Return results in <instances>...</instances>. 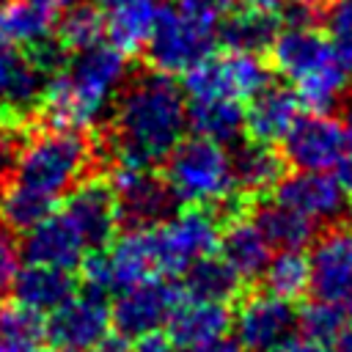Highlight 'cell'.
<instances>
[{"mask_svg":"<svg viewBox=\"0 0 352 352\" xmlns=\"http://www.w3.org/2000/svg\"><path fill=\"white\" fill-rule=\"evenodd\" d=\"M187 96L162 72L129 74L110 104V118L96 148H107L116 162L157 165L184 138Z\"/></svg>","mask_w":352,"mask_h":352,"instance_id":"1","label":"cell"},{"mask_svg":"<svg viewBox=\"0 0 352 352\" xmlns=\"http://www.w3.org/2000/svg\"><path fill=\"white\" fill-rule=\"evenodd\" d=\"M129 74V55L110 41L69 52L63 66L47 77L36 110L50 126L85 132L110 110Z\"/></svg>","mask_w":352,"mask_h":352,"instance_id":"2","label":"cell"},{"mask_svg":"<svg viewBox=\"0 0 352 352\" xmlns=\"http://www.w3.org/2000/svg\"><path fill=\"white\" fill-rule=\"evenodd\" d=\"M96 157V140L85 132L44 124L41 129H25L8 170L11 179L60 198L88 176Z\"/></svg>","mask_w":352,"mask_h":352,"instance_id":"3","label":"cell"},{"mask_svg":"<svg viewBox=\"0 0 352 352\" xmlns=\"http://www.w3.org/2000/svg\"><path fill=\"white\" fill-rule=\"evenodd\" d=\"M162 179L168 182L176 204L204 206L217 212L234 198L231 154L201 135L182 138L162 160Z\"/></svg>","mask_w":352,"mask_h":352,"instance_id":"4","label":"cell"},{"mask_svg":"<svg viewBox=\"0 0 352 352\" xmlns=\"http://www.w3.org/2000/svg\"><path fill=\"white\" fill-rule=\"evenodd\" d=\"M217 30L212 22L198 19L176 3L157 6L151 33L143 44L146 63L162 74H184L190 66L212 55Z\"/></svg>","mask_w":352,"mask_h":352,"instance_id":"5","label":"cell"},{"mask_svg":"<svg viewBox=\"0 0 352 352\" xmlns=\"http://www.w3.org/2000/svg\"><path fill=\"white\" fill-rule=\"evenodd\" d=\"M154 264L160 275H182L192 261L217 250L220 226L217 214L204 206L168 214L157 226H148Z\"/></svg>","mask_w":352,"mask_h":352,"instance_id":"6","label":"cell"},{"mask_svg":"<svg viewBox=\"0 0 352 352\" xmlns=\"http://www.w3.org/2000/svg\"><path fill=\"white\" fill-rule=\"evenodd\" d=\"M270 82V66L258 52L228 50L206 55L182 74L187 99H250Z\"/></svg>","mask_w":352,"mask_h":352,"instance_id":"7","label":"cell"},{"mask_svg":"<svg viewBox=\"0 0 352 352\" xmlns=\"http://www.w3.org/2000/svg\"><path fill=\"white\" fill-rule=\"evenodd\" d=\"M107 182H110L116 204H118V217L129 228L157 226L176 206V198H173L168 182L146 165L116 162Z\"/></svg>","mask_w":352,"mask_h":352,"instance_id":"8","label":"cell"},{"mask_svg":"<svg viewBox=\"0 0 352 352\" xmlns=\"http://www.w3.org/2000/svg\"><path fill=\"white\" fill-rule=\"evenodd\" d=\"M231 327L245 352H280L297 333V311L289 300L258 292L239 300Z\"/></svg>","mask_w":352,"mask_h":352,"instance_id":"9","label":"cell"},{"mask_svg":"<svg viewBox=\"0 0 352 352\" xmlns=\"http://www.w3.org/2000/svg\"><path fill=\"white\" fill-rule=\"evenodd\" d=\"M179 300L182 286H176L165 275L143 278L116 294V302L110 308V324L126 338L157 333L160 327H165Z\"/></svg>","mask_w":352,"mask_h":352,"instance_id":"10","label":"cell"},{"mask_svg":"<svg viewBox=\"0 0 352 352\" xmlns=\"http://www.w3.org/2000/svg\"><path fill=\"white\" fill-rule=\"evenodd\" d=\"M60 214L72 223L80 239L94 250L110 245L121 226L113 187L107 179H99V176H82L66 192V204Z\"/></svg>","mask_w":352,"mask_h":352,"instance_id":"11","label":"cell"},{"mask_svg":"<svg viewBox=\"0 0 352 352\" xmlns=\"http://www.w3.org/2000/svg\"><path fill=\"white\" fill-rule=\"evenodd\" d=\"M308 289L344 314H352V228L324 231L308 256Z\"/></svg>","mask_w":352,"mask_h":352,"instance_id":"12","label":"cell"},{"mask_svg":"<svg viewBox=\"0 0 352 352\" xmlns=\"http://www.w3.org/2000/svg\"><path fill=\"white\" fill-rule=\"evenodd\" d=\"M346 129L327 113L300 116L283 135V160L297 170H330L346 154Z\"/></svg>","mask_w":352,"mask_h":352,"instance_id":"13","label":"cell"},{"mask_svg":"<svg viewBox=\"0 0 352 352\" xmlns=\"http://www.w3.org/2000/svg\"><path fill=\"white\" fill-rule=\"evenodd\" d=\"M110 327L113 324L107 297L82 289L63 300L55 311H50V319L44 322V338L58 346L88 352L102 336L110 333Z\"/></svg>","mask_w":352,"mask_h":352,"instance_id":"14","label":"cell"},{"mask_svg":"<svg viewBox=\"0 0 352 352\" xmlns=\"http://www.w3.org/2000/svg\"><path fill=\"white\" fill-rule=\"evenodd\" d=\"M275 201L292 206L314 223H333L346 212V195L338 187L336 176L327 170H294L283 173L275 184Z\"/></svg>","mask_w":352,"mask_h":352,"instance_id":"15","label":"cell"},{"mask_svg":"<svg viewBox=\"0 0 352 352\" xmlns=\"http://www.w3.org/2000/svg\"><path fill=\"white\" fill-rule=\"evenodd\" d=\"M270 52L275 69L292 82L316 74L333 58H338L333 44L311 22H289L286 28H280L270 44Z\"/></svg>","mask_w":352,"mask_h":352,"instance_id":"16","label":"cell"},{"mask_svg":"<svg viewBox=\"0 0 352 352\" xmlns=\"http://www.w3.org/2000/svg\"><path fill=\"white\" fill-rule=\"evenodd\" d=\"M22 256L30 264L58 267V270H77L88 253V245L80 239V234L72 228V223L63 214H50L33 228L25 231V239L19 245Z\"/></svg>","mask_w":352,"mask_h":352,"instance_id":"17","label":"cell"},{"mask_svg":"<svg viewBox=\"0 0 352 352\" xmlns=\"http://www.w3.org/2000/svg\"><path fill=\"white\" fill-rule=\"evenodd\" d=\"M47 77L50 72L30 50H0V110L25 118L30 110L38 107Z\"/></svg>","mask_w":352,"mask_h":352,"instance_id":"18","label":"cell"},{"mask_svg":"<svg viewBox=\"0 0 352 352\" xmlns=\"http://www.w3.org/2000/svg\"><path fill=\"white\" fill-rule=\"evenodd\" d=\"M165 327H168L170 344L187 352V349L212 344L217 338H226L231 327V311H228V302H209V300H195L182 294Z\"/></svg>","mask_w":352,"mask_h":352,"instance_id":"19","label":"cell"},{"mask_svg":"<svg viewBox=\"0 0 352 352\" xmlns=\"http://www.w3.org/2000/svg\"><path fill=\"white\" fill-rule=\"evenodd\" d=\"M69 0H8L0 8V50H33L52 38L55 16Z\"/></svg>","mask_w":352,"mask_h":352,"instance_id":"20","label":"cell"},{"mask_svg":"<svg viewBox=\"0 0 352 352\" xmlns=\"http://www.w3.org/2000/svg\"><path fill=\"white\" fill-rule=\"evenodd\" d=\"M300 107L302 102L294 88L267 82L250 96V104L245 107V132L250 135V140L261 143L283 140V135L300 118Z\"/></svg>","mask_w":352,"mask_h":352,"instance_id":"21","label":"cell"},{"mask_svg":"<svg viewBox=\"0 0 352 352\" xmlns=\"http://www.w3.org/2000/svg\"><path fill=\"white\" fill-rule=\"evenodd\" d=\"M217 250L220 258L242 278V280H253L261 275V270L270 261V242L264 239V234L258 231V226L253 220H248L245 214L228 217L226 228L220 231L217 239Z\"/></svg>","mask_w":352,"mask_h":352,"instance_id":"22","label":"cell"},{"mask_svg":"<svg viewBox=\"0 0 352 352\" xmlns=\"http://www.w3.org/2000/svg\"><path fill=\"white\" fill-rule=\"evenodd\" d=\"M231 170L234 184L245 198H258L275 190V184L286 173V160L280 151L272 148V143L250 140L242 143L231 154Z\"/></svg>","mask_w":352,"mask_h":352,"instance_id":"23","label":"cell"},{"mask_svg":"<svg viewBox=\"0 0 352 352\" xmlns=\"http://www.w3.org/2000/svg\"><path fill=\"white\" fill-rule=\"evenodd\" d=\"M77 292V283L72 278V272L58 270V267H44V264H30L19 267L14 283H11V294L16 302L38 311V314H50L55 311L63 300H69Z\"/></svg>","mask_w":352,"mask_h":352,"instance_id":"24","label":"cell"},{"mask_svg":"<svg viewBox=\"0 0 352 352\" xmlns=\"http://www.w3.org/2000/svg\"><path fill=\"white\" fill-rule=\"evenodd\" d=\"M280 11H267L242 3L239 8L234 6L217 30V38L228 50H245V52H264L270 50L275 33L280 30Z\"/></svg>","mask_w":352,"mask_h":352,"instance_id":"25","label":"cell"},{"mask_svg":"<svg viewBox=\"0 0 352 352\" xmlns=\"http://www.w3.org/2000/svg\"><path fill=\"white\" fill-rule=\"evenodd\" d=\"M187 129L220 146L236 143L245 132V107L239 99H187Z\"/></svg>","mask_w":352,"mask_h":352,"instance_id":"26","label":"cell"},{"mask_svg":"<svg viewBox=\"0 0 352 352\" xmlns=\"http://www.w3.org/2000/svg\"><path fill=\"white\" fill-rule=\"evenodd\" d=\"M253 223L258 226L270 248H278V250H302L316 236V223L294 212L292 206H283L280 201L256 206Z\"/></svg>","mask_w":352,"mask_h":352,"instance_id":"27","label":"cell"},{"mask_svg":"<svg viewBox=\"0 0 352 352\" xmlns=\"http://www.w3.org/2000/svg\"><path fill=\"white\" fill-rule=\"evenodd\" d=\"M182 294L195 297V300H209V302H231L236 300L242 289V278L214 253L192 261L184 272Z\"/></svg>","mask_w":352,"mask_h":352,"instance_id":"28","label":"cell"},{"mask_svg":"<svg viewBox=\"0 0 352 352\" xmlns=\"http://www.w3.org/2000/svg\"><path fill=\"white\" fill-rule=\"evenodd\" d=\"M52 38L60 44L66 55L104 41V11L94 0L91 3L69 0L55 16Z\"/></svg>","mask_w":352,"mask_h":352,"instance_id":"29","label":"cell"},{"mask_svg":"<svg viewBox=\"0 0 352 352\" xmlns=\"http://www.w3.org/2000/svg\"><path fill=\"white\" fill-rule=\"evenodd\" d=\"M55 201L58 198L41 192L36 187H28V184H22L16 179H11L0 190V220L6 223L8 231L25 234L28 228H33L36 223H41L44 217L52 214Z\"/></svg>","mask_w":352,"mask_h":352,"instance_id":"30","label":"cell"},{"mask_svg":"<svg viewBox=\"0 0 352 352\" xmlns=\"http://www.w3.org/2000/svg\"><path fill=\"white\" fill-rule=\"evenodd\" d=\"M157 0H143V3H129L121 8L107 11L104 16V36L113 47H118L121 52L132 55L140 52L151 25H154V14H157Z\"/></svg>","mask_w":352,"mask_h":352,"instance_id":"31","label":"cell"},{"mask_svg":"<svg viewBox=\"0 0 352 352\" xmlns=\"http://www.w3.org/2000/svg\"><path fill=\"white\" fill-rule=\"evenodd\" d=\"M300 102L311 110V113H330L349 91H352V69L341 60L333 58L324 69H319L316 74L294 82Z\"/></svg>","mask_w":352,"mask_h":352,"instance_id":"32","label":"cell"},{"mask_svg":"<svg viewBox=\"0 0 352 352\" xmlns=\"http://www.w3.org/2000/svg\"><path fill=\"white\" fill-rule=\"evenodd\" d=\"M258 278L264 280V289L270 294H278L283 300L302 297L308 289V280H311L308 258L300 250H278L275 256H270V261Z\"/></svg>","mask_w":352,"mask_h":352,"instance_id":"33","label":"cell"},{"mask_svg":"<svg viewBox=\"0 0 352 352\" xmlns=\"http://www.w3.org/2000/svg\"><path fill=\"white\" fill-rule=\"evenodd\" d=\"M0 338L38 346V341L44 338V314H38L16 300L0 302Z\"/></svg>","mask_w":352,"mask_h":352,"instance_id":"34","label":"cell"},{"mask_svg":"<svg viewBox=\"0 0 352 352\" xmlns=\"http://www.w3.org/2000/svg\"><path fill=\"white\" fill-rule=\"evenodd\" d=\"M344 311L324 302V300H314L308 302L300 314H297V330H302L305 338H314V341H333L344 324Z\"/></svg>","mask_w":352,"mask_h":352,"instance_id":"35","label":"cell"},{"mask_svg":"<svg viewBox=\"0 0 352 352\" xmlns=\"http://www.w3.org/2000/svg\"><path fill=\"white\" fill-rule=\"evenodd\" d=\"M327 41L336 55L352 69V0H333L327 8Z\"/></svg>","mask_w":352,"mask_h":352,"instance_id":"36","label":"cell"},{"mask_svg":"<svg viewBox=\"0 0 352 352\" xmlns=\"http://www.w3.org/2000/svg\"><path fill=\"white\" fill-rule=\"evenodd\" d=\"M22 267V250L19 242L14 239V231L0 228V297L11 292V283Z\"/></svg>","mask_w":352,"mask_h":352,"instance_id":"37","label":"cell"},{"mask_svg":"<svg viewBox=\"0 0 352 352\" xmlns=\"http://www.w3.org/2000/svg\"><path fill=\"white\" fill-rule=\"evenodd\" d=\"M25 118L22 116H14V113H6L0 110V173L11 165L14 160V151L25 135Z\"/></svg>","mask_w":352,"mask_h":352,"instance_id":"38","label":"cell"},{"mask_svg":"<svg viewBox=\"0 0 352 352\" xmlns=\"http://www.w3.org/2000/svg\"><path fill=\"white\" fill-rule=\"evenodd\" d=\"M179 8H184L187 14L198 16V19H206V22H217L223 19L239 0H173Z\"/></svg>","mask_w":352,"mask_h":352,"instance_id":"39","label":"cell"},{"mask_svg":"<svg viewBox=\"0 0 352 352\" xmlns=\"http://www.w3.org/2000/svg\"><path fill=\"white\" fill-rule=\"evenodd\" d=\"M132 352H176V346L170 344L168 336H160V330H157V333L140 336L138 344L132 346Z\"/></svg>","mask_w":352,"mask_h":352,"instance_id":"40","label":"cell"},{"mask_svg":"<svg viewBox=\"0 0 352 352\" xmlns=\"http://www.w3.org/2000/svg\"><path fill=\"white\" fill-rule=\"evenodd\" d=\"M88 352H132V344H129V338L126 336H121V333H107V336H102Z\"/></svg>","mask_w":352,"mask_h":352,"instance_id":"41","label":"cell"},{"mask_svg":"<svg viewBox=\"0 0 352 352\" xmlns=\"http://www.w3.org/2000/svg\"><path fill=\"white\" fill-rule=\"evenodd\" d=\"M336 182L344 190V195L352 198V154H344L336 165Z\"/></svg>","mask_w":352,"mask_h":352,"instance_id":"42","label":"cell"},{"mask_svg":"<svg viewBox=\"0 0 352 352\" xmlns=\"http://www.w3.org/2000/svg\"><path fill=\"white\" fill-rule=\"evenodd\" d=\"M280 352H330V349H327V344H322V341H314V338H305V336H302L300 341H294V338H292Z\"/></svg>","mask_w":352,"mask_h":352,"instance_id":"43","label":"cell"},{"mask_svg":"<svg viewBox=\"0 0 352 352\" xmlns=\"http://www.w3.org/2000/svg\"><path fill=\"white\" fill-rule=\"evenodd\" d=\"M187 352H245L236 341H226V338H217L212 344H204V346H195V349H187Z\"/></svg>","mask_w":352,"mask_h":352,"instance_id":"44","label":"cell"},{"mask_svg":"<svg viewBox=\"0 0 352 352\" xmlns=\"http://www.w3.org/2000/svg\"><path fill=\"white\" fill-rule=\"evenodd\" d=\"M333 341H336L333 352H352V319L346 324H341V330H338V336Z\"/></svg>","mask_w":352,"mask_h":352,"instance_id":"45","label":"cell"},{"mask_svg":"<svg viewBox=\"0 0 352 352\" xmlns=\"http://www.w3.org/2000/svg\"><path fill=\"white\" fill-rule=\"evenodd\" d=\"M0 352H38V349H36V346H30V344H22V341L0 338Z\"/></svg>","mask_w":352,"mask_h":352,"instance_id":"46","label":"cell"},{"mask_svg":"<svg viewBox=\"0 0 352 352\" xmlns=\"http://www.w3.org/2000/svg\"><path fill=\"white\" fill-rule=\"evenodd\" d=\"M102 11H113V8H121V6H129V3H143V0H94Z\"/></svg>","mask_w":352,"mask_h":352,"instance_id":"47","label":"cell"},{"mask_svg":"<svg viewBox=\"0 0 352 352\" xmlns=\"http://www.w3.org/2000/svg\"><path fill=\"white\" fill-rule=\"evenodd\" d=\"M289 6H300V8H311V11H316V8H322V6H330L333 0H286Z\"/></svg>","mask_w":352,"mask_h":352,"instance_id":"48","label":"cell"},{"mask_svg":"<svg viewBox=\"0 0 352 352\" xmlns=\"http://www.w3.org/2000/svg\"><path fill=\"white\" fill-rule=\"evenodd\" d=\"M344 129H346V140H349V146H352V96H349V102H346V116H344Z\"/></svg>","mask_w":352,"mask_h":352,"instance_id":"49","label":"cell"},{"mask_svg":"<svg viewBox=\"0 0 352 352\" xmlns=\"http://www.w3.org/2000/svg\"><path fill=\"white\" fill-rule=\"evenodd\" d=\"M44 352H82V349H72V346H58V344H52V346L44 349Z\"/></svg>","mask_w":352,"mask_h":352,"instance_id":"50","label":"cell"},{"mask_svg":"<svg viewBox=\"0 0 352 352\" xmlns=\"http://www.w3.org/2000/svg\"><path fill=\"white\" fill-rule=\"evenodd\" d=\"M346 212H349V217H352V206H346Z\"/></svg>","mask_w":352,"mask_h":352,"instance_id":"51","label":"cell"},{"mask_svg":"<svg viewBox=\"0 0 352 352\" xmlns=\"http://www.w3.org/2000/svg\"><path fill=\"white\" fill-rule=\"evenodd\" d=\"M6 3H8V0H0V8H3V6H6Z\"/></svg>","mask_w":352,"mask_h":352,"instance_id":"52","label":"cell"}]
</instances>
